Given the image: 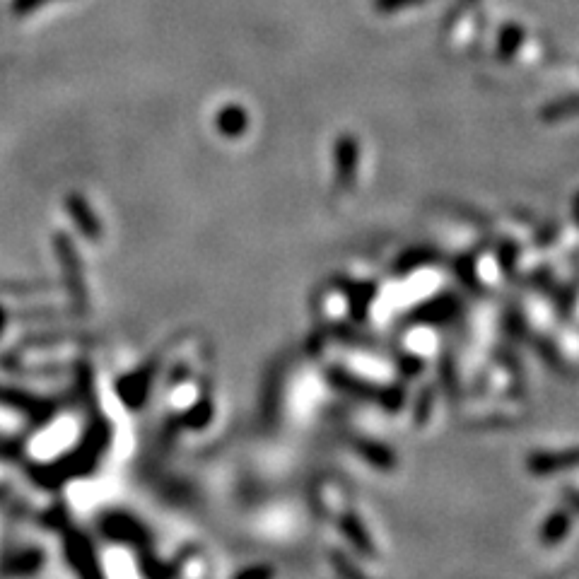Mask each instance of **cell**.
Here are the masks:
<instances>
[{
	"mask_svg": "<svg viewBox=\"0 0 579 579\" xmlns=\"http://www.w3.org/2000/svg\"><path fill=\"white\" fill-rule=\"evenodd\" d=\"M524 44V29L519 25H507L500 32V46H497V54L502 61H510L512 56H517L519 46Z\"/></svg>",
	"mask_w": 579,
	"mask_h": 579,
	"instance_id": "cell-1",
	"label": "cell"
},
{
	"mask_svg": "<svg viewBox=\"0 0 579 579\" xmlns=\"http://www.w3.org/2000/svg\"><path fill=\"white\" fill-rule=\"evenodd\" d=\"M575 111H579V95H572L570 99H560V102L548 104V107L541 111V116H543V121H560V119H567L570 114H575Z\"/></svg>",
	"mask_w": 579,
	"mask_h": 579,
	"instance_id": "cell-2",
	"label": "cell"
},
{
	"mask_svg": "<svg viewBox=\"0 0 579 579\" xmlns=\"http://www.w3.org/2000/svg\"><path fill=\"white\" fill-rule=\"evenodd\" d=\"M220 128L227 133H242L247 128V114L239 107H227L220 114Z\"/></svg>",
	"mask_w": 579,
	"mask_h": 579,
	"instance_id": "cell-3",
	"label": "cell"
},
{
	"mask_svg": "<svg viewBox=\"0 0 579 579\" xmlns=\"http://www.w3.org/2000/svg\"><path fill=\"white\" fill-rule=\"evenodd\" d=\"M428 3V0H374V10L377 13H401V10H408V8H415V5H423Z\"/></svg>",
	"mask_w": 579,
	"mask_h": 579,
	"instance_id": "cell-4",
	"label": "cell"
}]
</instances>
